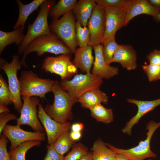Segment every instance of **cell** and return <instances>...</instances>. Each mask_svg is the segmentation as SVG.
Here are the masks:
<instances>
[{
	"mask_svg": "<svg viewBox=\"0 0 160 160\" xmlns=\"http://www.w3.org/2000/svg\"><path fill=\"white\" fill-rule=\"evenodd\" d=\"M52 92L54 96V101L52 104H47L44 107L46 113L52 119L60 123H65L72 119V108L77 100L64 90L57 81H55Z\"/></svg>",
	"mask_w": 160,
	"mask_h": 160,
	"instance_id": "6da1fadb",
	"label": "cell"
},
{
	"mask_svg": "<svg viewBox=\"0 0 160 160\" xmlns=\"http://www.w3.org/2000/svg\"><path fill=\"white\" fill-rule=\"evenodd\" d=\"M55 34H49L39 37L33 40L23 52V56L20 60L22 65L27 67L25 59L29 53L36 52L39 56L46 52L56 55L61 54L70 55L72 52L67 46Z\"/></svg>",
	"mask_w": 160,
	"mask_h": 160,
	"instance_id": "7a4b0ae2",
	"label": "cell"
},
{
	"mask_svg": "<svg viewBox=\"0 0 160 160\" xmlns=\"http://www.w3.org/2000/svg\"><path fill=\"white\" fill-rule=\"evenodd\" d=\"M160 127V121L158 122L153 120L150 121L146 126L148 131L146 133V139L140 142L137 146L130 148H119L108 143L105 144L116 153L121 154L129 160H144L146 158H155L157 155L151 149L150 141L155 132Z\"/></svg>",
	"mask_w": 160,
	"mask_h": 160,
	"instance_id": "3957f363",
	"label": "cell"
},
{
	"mask_svg": "<svg viewBox=\"0 0 160 160\" xmlns=\"http://www.w3.org/2000/svg\"><path fill=\"white\" fill-rule=\"evenodd\" d=\"M22 96L45 98L47 93L52 92L55 81L39 77L31 71L22 72L19 79Z\"/></svg>",
	"mask_w": 160,
	"mask_h": 160,
	"instance_id": "277c9868",
	"label": "cell"
},
{
	"mask_svg": "<svg viewBox=\"0 0 160 160\" xmlns=\"http://www.w3.org/2000/svg\"><path fill=\"white\" fill-rule=\"evenodd\" d=\"M55 3L54 0H46L41 6L36 19L32 24L29 25L24 40L19 48V54L23 53L29 44L36 38L52 33L48 24L47 18L50 9Z\"/></svg>",
	"mask_w": 160,
	"mask_h": 160,
	"instance_id": "5b68a950",
	"label": "cell"
},
{
	"mask_svg": "<svg viewBox=\"0 0 160 160\" xmlns=\"http://www.w3.org/2000/svg\"><path fill=\"white\" fill-rule=\"evenodd\" d=\"M103 78L92 73L77 74L71 80H62L60 83L61 88L72 97L78 99L88 91L100 89Z\"/></svg>",
	"mask_w": 160,
	"mask_h": 160,
	"instance_id": "8992f818",
	"label": "cell"
},
{
	"mask_svg": "<svg viewBox=\"0 0 160 160\" xmlns=\"http://www.w3.org/2000/svg\"><path fill=\"white\" fill-rule=\"evenodd\" d=\"M73 12L70 11L60 19L53 20L49 25L50 30L67 46L74 54L77 45L76 34L75 22Z\"/></svg>",
	"mask_w": 160,
	"mask_h": 160,
	"instance_id": "52a82bcc",
	"label": "cell"
},
{
	"mask_svg": "<svg viewBox=\"0 0 160 160\" xmlns=\"http://www.w3.org/2000/svg\"><path fill=\"white\" fill-rule=\"evenodd\" d=\"M21 65L18 55L13 56L12 60L10 63L2 58L0 59V67L7 76L12 103L15 109L19 112L22 108L23 103L21 98L20 85L17 73L21 69Z\"/></svg>",
	"mask_w": 160,
	"mask_h": 160,
	"instance_id": "ba28073f",
	"label": "cell"
},
{
	"mask_svg": "<svg viewBox=\"0 0 160 160\" xmlns=\"http://www.w3.org/2000/svg\"><path fill=\"white\" fill-rule=\"evenodd\" d=\"M41 68L46 72L60 76L62 81L68 80L78 72L77 68L71 61L70 55L66 54L46 58L43 62Z\"/></svg>",
	"mask_w": 160,
	"mask_h": 160,
	"instance_id": "9c48e42d",
	"label": "cell"
},
{
	"mask_svg": "<svg viewBox=\"0 0 160 160\" xmlns=\"http://www.w3.org/2000/svg\"><path fill=\"white\" fill-rule=\"evenodd\" d=\"M22 97L23 102L20 112V116L17 120V125H28L34 132H44L45 130L39 121L37 110L39 99L37 97Z\"/></svg>",
	"mask_w": 160,
	"mask_h": 160,
	"instance_id": "30bf717a",
	"label": "cell"
},
{
	"mask_svg": "<svg viewBox=\"0 0 160 160\" xmlns=\"http://www.w3.org/2000/svg\"><path fill=\"white\" fill-rule=\"evenodd\" d=\"M105 7L97 4L87 23L90 36L89 45L93 47L103 44L105 34Z\"/></svg>",
	"mask_w": 160,
	"mask_h": 160,
	"instance_id": "8fae6325",
	"label": "cell"
},
{
	"mask_svg": "<svg viewBox=\"0 0 160 160\" xmlns=\"http://www.w3.org/2000/svg\"><path fill=\"white\" fill-rule=\"evenodd\" d=\"M38 117L46 133L48 144L53 145L59 136L69 130L71 127L68 121L61 123L54 120L46 113L42 105H38Z\"/></svg>",
	"mask_w": 160,
	"mask_h": 160,
	"instance_id": "7c38bea8",
	"label": "cell"
},
{
	"mask_svg": "<svg viewBox=\"0 0 160 160\" xmlns=\"http://www.w3.org/2000/svg\"><path fill=\"white\" fill-rule=\"evenodd\" d=\"M2 134L4 135L10 143V149H14L22 143L28 141H43L45 140L44 132L26 131L20 126L7 124L4 128Z\"/></svg>",
	"mask_w": 160,
	"mask_h": 160,
	"instance_id": "4fadbf2b",
	"label": "cell"
},
{
	"mask_svg": "<svg viewBox=\"0 0 160 160\" xmlns=\"http://www.w3.org/2000/svg\"><path fill=\"white\" fill-rule=\"evenodd\" d=\"M105 31L103 44L115 36L117 31L124 26L127 15L125 8L105 7Z\"/></svg>",
	"mask_w": 160,
	"mask_h": 160,
	"instance_id": "5bb4252c",
	"label": "cell"
},
{
	"mask_svg": "<svg viewBox=\"0 0 160 160\" xmlns=\"http://www.w3.org/2000/svg\"><path fill=\"white\" fill-rule=\"evenodd\" d=\"M127 101L128 103L135 104L138 108V111L136 115L126 123L125 126L122 130L123 133L131 135L133 127L138 123L141 118L160 105V98L150 101L127 99Z\"/></svg>",
	"mask_w": 160,
	"mask_h": 160,
	"instance_id": "9a60e30c",
	"label": "cell"
},
{
	"mask_svg": "<svg viewBox=\"0 0 160 160\" xmlns=\"http://www.w3.org/2000/svg\"><path fill=\"white\" fill-rule=\"evenodd\" d=\"M103 46L100 44L93 47L95 56L92 72L94 75L108 79L118 75L119 69L117 67L111 66L106 63L103 55Z\"/></svg>",
	"mask_w": 160,
	"mask_h": 160,
	"instance_id": "2e32d148",
	"label": "cell"
},
{
	"mask_svg": "<svg viewBox=\"0 0 160 160\" xmlns=\"http://www.w3.org/2000/svg\"><path fill=\"white\" fill-rule=\"evenodd\" d=\"M127 15L124 26L134 17L141 14L154 16L160 10L152 5L148 0H129L126 7Z\"/></svg>",
	"mask_w": 160,
	"mask_h": 160,
	"instance_id": "e0dca14e",
	"label": "cell"
},
{
	"mask_svg": "<svg viewBox=\"0 0 160 160\" xmlns=\"http://www.w3.org/2000/svg\"><path fill=\"white\" fill-rule=\"evenodd\" d=\"M137 57L136 52L131 45H120L115 53L111 63H118L127 70H134L137 66Z\"/></svg>",
	"mask_w": 160,
	"mask_h": 160,
	"instance_id": "ac0fdd59",
	"label": "cell"
},
{
	"mask_svg": "<svg viewBox=\"0 0 160 160\" xmlns=\"http://www.w3.org/2000/svg\"><path fill=\"white\" fill-rule=\"evenodd\" d=\"M92 47L88 45L76 49L74 59L72 61L77 68L87 74L91 73L90 70L94 62L92 55Z\"/></svg>",
	"mask_w": 160,
	"mask_h": 160,
	"instance_id": "d6986e66",
	"label": "cell"
},
{
	"mask_svg": "<svg viewBox=\"0 0 160 160\" xmlns=\"http://www.w3.org/2000/svg\"><path fill=\"white\" fill-rule=\"evenodd\" d=\"M97 4L94 0H80L77 1L72 11L83 27L87 26L93 11Z\"/></svg>",
	"mask_w": 160,
	"mask_h": 160,
	"instance_id": "ffe728a7",
	"label": "cell"
},
{
	"mask_svg": "<svg viewBox=\"0 0 160 160\" xmlns=\"http://www.w3.org/2000/svg\"><path fill=\"white\" fill-rule=\"evenodd\" d=\"M77 102L80 103L82 107L89 109L98 104H107L108 97L100 89L93 90L83 94L78 99Z\"/></svg>",
	"mask_w": 160,
	"mask_h": 160,
	"instance_id": "44dd1931",
	"label": "cell"
},
{
	"mask_svg": "<svg viewBox=\"0 0 160 160\" xmlns=\"http://www.w3.org/2000/svg\"><path fill=\"white\" fill-rule=\"evenodd\" d=\"M45 1L46 0H34L28 4H24L20 0L16 1L19 8V15L14 28L16 29L22 27L24 29L25 23L28 16Z\"/></svg>",
	"mask_w": 160,
	"mask_h": 160,
	"instance_id": "7402d4cb",
	"label": "cell"
},
{
	"mask_svg": "<svg viewBox=\"0 0 160 160\" xmlns=\"http://www.w3.org/2000/svg\"><path fill=\"white\" fill-rule=\"evenodd\" d=\"M24 28L20 27L10 32L0 31V53L1 54L5 48L8 45L13 43L21 45L23 42L25 35L23 33Z\"/></svg>",
	"mask_w": 160,
	"mask_h": 160,
	"instance_id": "603a6c76",
	"label": "cell"
},
{
	"mask_svg": "<svg viewBox=\"0 0 160 160\" xmlns=\"http://www.w3.org/2000/svg\"><path fill=\"white\" fill-rule=\"evenodd\" d=\"M93 160H116L117 153L109 148L100 138L91 149Z\"/></svg>",
	"mask_w": 160,
	"mask_h": 160,
	"instance_id": "cb8c5ba5",
	"label": "cell"
},
{
	"mask_svg": "<svg viewBox=\"0 0 160 160\" xmlns=\"http://www.w3.org/2000/svg\"><path fill=\"white\" fill-rule=\"evenodd\" d=\"M89 110L92 116L98 122L108 124L114 121L112 109L105 108L101 104L96 105Z\"/></svg>",
	"mask_w": 160,
	"mask_h": 160,
	"instance_id": "d4e9b609",
	"label": "cell"
},
{
	"mask_svg": "<svg viewBox=\"0 0 160 160\" xmlns=\"http://www.w3.org/2000/svg\"><path fill=\"white\" fill-rule=\"evenodd\" d=\"M76 0H60L50 10L49 15L53 20L67 12L72 10L77 2Z\"/></svg>",
	"mask_w": 160,
	"mask_h": 160,
	"instance_id": "484cf974",
	"label": "cell"
},
{
	"mask_svg": "<svg viewBox=\"0 0 160 160\" xmlns=\"http://www.w3.org/2000/svg\"><path fill=\"white\" fill-rule=\"evenodd\" d=\"M40 141H30L24 142L14 149L9 152L11 160H25V155L27 151L35 146H39L41 144Z\"/></svg>",
	"mask_w": 160,
	"mask_h": 160,
	"instance_id": "4316f807",
	"label": "cell"
},
{
	"mask_svg": "<svg viewBox=\"0 0 160 160\" xmlns=\"http://www.w3.org/2000/svg\"><path fill=\"white\" fill-rule=\"evenodd\" d=\"M74 144V141L71 139L70 132L68 131L62 134L57 139L53 146L59 154L63 156Z\"/></svg>",
	"mask_w": 160,
	"mask_h": 160,
	"instance_id": "83f0119b",
	"label": "cell"
},
{
	"mask_svg": "<svg viewBox=\"0 0 160 160\" xmlns=\"http://www.w3.org/2000/svg\"><path fill=\"white\" fill-rule=\"evenodd\" d=\"M76 38L77 43L79 47H83L89 45L90 36L87 26H82L78 21L75 24Z\"/></svg>",
	"mask_w": 160,
	"mask_h": 160,
	"instance_id": "f1b7e54d",
	"label": "cell"
},
{
	"mask_svg": "<svg viewBox=\"0 0 160 160\" xmlns=\"http://www.w3.org/2000/svg\"><path fill=\"white\" fill-rule=\"evenodd\" d=\"M120 45L116 42L115 36L111 38L108 41L103 44L102 53L104 59L108 65L111 63L113 56Z\"/></svg>",
	"mask_w": 160,
	"mask_h": 160,
	"instance_id": "f546056e",
	"label": "cell"
},
{
	"mask_svg": "<svg viewBox=\"0 0 160 160\" xmlns=\"http://www.w3.org/2000/svg\"><path fill=\"white\" fill-rule=\"evenodd\" d=\"M88 153L87 147L82 143L74 144L71 151L64 156V160H79Z\"/></svg>",
	"mask_w": 160,
	"mask_h": 160,
	"instance_id": "4dcf8cb0",
	"label": "cell"
},
{
	"mask_svg": "<svg viewBox=\"0 0 160 160\" xmlns=\"http://www.w3.org/2000/svg\"><path fill=\"white\" fill-rule=\"evenodd\" d=\"M12 103L8 86L2 76H0V104L5 106Z\"/></svg>",
	"mask_w": 160,
	"mask_h": 160,
	"instance_id": "1f68e13d",
	"label": "cell"
},
{
	"mask_svg": "<svg viewBox=\"0 0 160 160\" xmlns=\"http://www.w3.org/2000/svg\"><path fill=\"white\" fill-rule=\"evenodd\" d=\"M142 67L149 82L160 80V65L150 63Z\"/></svg>",
	"mask_w": 160,
	"mask_h": 160,
	"instance_id": "d6a6232c",
	"label": "cell"
},
{
	"mask_svg": "<svg viewBox=\"0 0 160 160\" xmlns=\"http://www.w3.org/2000/svg\"><path fill=\"white\" fill-rule=\"evenodd\" d=\"M97 4L103 7L126 8L129 0H94Z\"/></svg>",
	"mask_w": 160,
	"mask_h": 160,
	"instance_id": "836d02e7",
	"label": "cell"
},
{
	"mask_svg": "<svg viewBox=\"0 0 160 160\" xmlns=\"http://www.w3.org/2000/svg\"><path fill=\"white\" fill-rule=\"evenodd\" d=\"M7 137L2 134L0 139V160H11L7 149Z\"/></svg>",
	"mask_w": 160,
	"mask_h": 160,
	"instance_id": "e575fe53",
	"label": "cell"
},
{
	"mask_svg": "<svg viewBox=\"0 0 160 160\" xmlns=\"http://www.w3.org/2000/svg\"><path fill=\"white\" fill-rule=\"evenodd\" d=\"M47 152L43 160H64V156L59 154L53 145H47Z\"/></svg>",
	"mask_w": 160,
	"mask_h": 160,
	"instance_id": "d590c367",
	"label": "cell"
},
{
	"mask_svg": "<svg viewBox=\"0 0 160 160\" xmlns=\"http://www.w3.org/2000/svg\"><path fill=\"white\" fill-rule=\"evenodd\" d=\"M16 116L13 114L3 113L0 115V136L7 123L11 120H17Z\"/></svg>",
	"mask_w": 160,
	"mask_h": 160,
	"instance_id": "8d00e7d4",
	"label": "cell"
},
{
	"mask_svg": "<svg viewBox=\"0 0 160 160\" xmlns=\"http://www.w3.org/2000/svg\"><path fill=\"white\" fill-rule=\"evenodd\" d=\"M146 57L150 64L160 65V50L154 49Z\"/></svg>",
	"mask_w": 160,
	"mask_h": 160,
	"instance_id": "74e56055",
	"label": "cell"
},
{
	"mask_svg": "<svg viewBox=\"0 0 160 160\" xmlns=\"http://www.w3.org/2000/svg\"><path fill=\"white\" fill-rule=\"evenodd\" d=\"M84 127V124L82 123H76L71 125V131L81 132Z\"/></svg>",
	"mask_w": 160,
	"mask_h": 160,
	"instance_id": "f35d334b",
	"label": "cell"
},
{
	"mask_svg": "<svg viewBox=\"0 0 160 160\" xmlns=\"http://www.w3.org/2000/svg\"><path fill=\"white\" fill-rule=\"evenodd\" d=\"M70 135L71 139L75 141L79 140L82 136L81 132L71 131L70 132Z\"/></svg>",
	"mask_w": 160,
	"mask_h": 160,
	"instance_id": "ab89813d",
	"label": "cell"
},
{
	"mask_svg": "<svg viewBox=\"0 0 160 160\" xmlns=\"http://www.w3.org/2000/svg\"><path fill=\"white\" fill-rule=\"evenodd\" d=\"M148 2L153 6L160 10V0H148Z\"/></svg>",
	"mask_w": 160,
	"mask_h": 160,
	"instance_id": "60d3db41",
	"label": "cell"
},
{
	"mask_svg": "<svg viewBox=\"0 0 160 160\" xmlns=\"http://www.w3.org/2000/svg\"><path fill=\"white\" fill-rule=\"evenodd\" d=\"M10 111L9 108L4 105L0 104V113H9Z\"/></svg>",
	"mask_w": 160,
	"mask_h": 160,
	"instance_id": "b9f144b4",
	"label": "cell"
},
{
	"mask_svg": "<svg viewBox=\"0 0 160 160\" xmlns=\"http://www.w3.org/2000/svg\"><path fill=\"white\" fill-rule=\"evenodd\" d=\"M79 160H93L92 152H89L87 154Z\"/></svg>",
	"mask_w": 160,
	"mask_h": 160,
	"instance_id": "7bdbcfd3",
	"label": "cell"
},
{
	"mask_svg": "<svg viewBox=\"0 0 160 160\" xmlns=\"http://www.w3.org/2000/svg\"><path fill=\"white\" fill-rule=\"evenodd\" d=\"M116 160H129L126 158L123 155L119 154H117Z\"/></svg>",
	"mask_w": 160,
	"mask_h": 160,
	"instance_id": "ee69618b",
	"label": "cell"
},
{
	"mask_svg": "<svg viewBox=\"0 0 160 160\" xmlns=\"http://www.w3.org/2000/svg\"><path fill=\"white\" fill-rule=\"evenodd\" d=\"M153 20L156 21L160 22V12L153 17Z\"/></svg>",
	"mask_w": 160,
	"mask_h": 160,
	"instance_id": "f6af8a7d",
	"label": "cell"
},
{
	"mask_svg": "<svg viewBox=\"0 0 160 160\" xmlns=\"http://www.w3.org/2000/svg\"><path fill=\"white\" fill-rule=\"evenodd\" d=\"M147 160H153L150 159H148Z\"/></svg>",
	"mask_w": 160,
	"mask_h": 160,
	"instance_id": "bcb514c9",
	"label": "cell"
}]
</instances>
